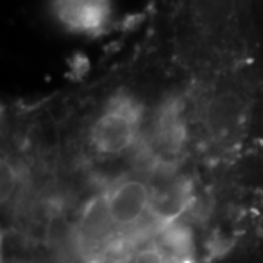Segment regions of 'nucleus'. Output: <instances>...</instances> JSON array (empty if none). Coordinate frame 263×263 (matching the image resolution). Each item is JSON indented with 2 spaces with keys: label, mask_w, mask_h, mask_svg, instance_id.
Here are the masks:
<instances>
[{
  "label": "nucleus",
  "mask_w": 263,
  "mask_h": 263,
  "mask_svg": "<svg viewBox=\"0 0 263 263\" xmlns=\"http://www.w3.org/2000/svg\"><path fill=\"white\" fill-rule=\"evenodd\" d=\"M139 110L130 100H116L107 107L91 127V143L101 154H122L136 142Z\"/></svg>",
  "instance_id": "obj_1"
},
{
  "label": "nucleus",
  "mask_w": 263,
  "mask_h": 263,
  "mask_svg": "<svg viewBox=\"0 0 263 263\" xmlns=\"http://www.w3.org/2000/svg\"><path fill=\"white\" fill-rule=\"evenodd\" d=\"M104 199L117 228L135 230L149 216L151 189L141 180H124L114 186Z\"/></svg>",
  "instance_id": "obj_2"
},
{
  "label": "nucleus",
  "mask_w": 263,
  "mask_h": 263,
  "mask_svg": "<svg viewBox=\"0 0 263 263\" xmlns=\"http://www.w3.org/2000/svg\"><path fill=\"white\" fill-rule=\"evenodd\" d=\"M54 8L62 22L78 31L98 29L108 15L107 0H56Z\"/></svg>",
  "instance_id": "obj_3"
},
{
  "label": "nucleus",
  "mask_w": 263,
  "mask_h": 263,
  "mask_svg": "<svg viewBox=\"0 0 263 263\" xmlns=\"http://www.w3.org/2000/svg\"><path fill=\"white\" fill-rule=\"evenodd\" d=\"M116 228L117 227L114 226L113 219L108 214L105 199L103 196L95 199L88 205L81 218L78 233L84 245L97 247L104 243H110Z\"/></svg>",
  "instance_id": "obj_4"
},
{
  "label": "nucleus",
  "mask_w": 263,
  "mask_h": 263,
  "mask_svg": "<svg viewBox=\"0 0 263 263\" xmlns=\"http://www.w3.org/2000/svg\"><path fill=\"white\" fill-rule=\"evenodd\" d=\"M241 116V101L238 94L226 91L216 94L206 105L205 122L214 135H226Z\"/></svg>",
  "instance_id": "obj_5"
},
{
  "label": "nucleus",
  "mask_w": 263,
  "mask_h": 263,
  "mask_svg": "<svg viewBox=\"0 0 263 263\" xmlns=\"http://www.w3.org/2000/svg\"><path fill=\"white\" fill-rule=\"evenodd\" d=\"M155 142L162 149L176 152L184 142L186 127L181 117V110L174 103L161 107L155 120Z\"/></svg>",
  "instance_id": "obj_6"
},
{
  "label": "nucleus",
  "mask_w": 263,
  "mask_h": 263,
  "mask_svg": "<svg viewBox=\"0 0 263 263\" xmlns=\"http://www.w3.org/2000/svg\"><path fill=\"white\" fill-rule=\"evenodd\" d=\"M193 18L203 27L224 25L235 12V0H192Z\"/></svg>",
  "instance_id": "obj_7"
},
{
  "label": "nucleus",
  "mask_w": 263,
  "mask_h": 263,
  "mask_svg": "<svg viewBox=\"0 0 263 263\" xmlns=\"http://www.w3.org/2000/svg\"><path fill=\"white\" fill-rule=\"evenodd\" d=\"M130 263H167V257L161 247H145L133 254Z\"/></svg>",
  "instance_id": "obj_8"
},
{
  "label": "nucleus",
  "mask_w": 263,
  "mask_h": 263,
  "mask_svg": "<svg viewBox=\"0 0 263 263\" xmlns=\"http://www.w3.org/2000/svg\"><path fill=\"white\" fill-rule=\"evenodd\" d=\"M16 187V176L9 164L2 165V200L6 202Z\"/></svg>",
  "instance_id": "obj_9"
}]
</instances>
